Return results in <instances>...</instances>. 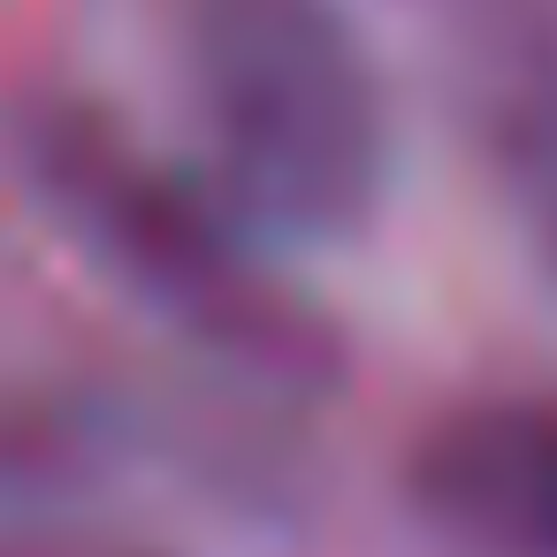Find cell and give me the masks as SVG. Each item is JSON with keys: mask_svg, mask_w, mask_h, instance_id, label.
Returning <instances> with one entry per match:
<instances>
[{"mask_svg": "<svg viewBox=\"0 0 557 557\" xmlns=\"http://www.w3.org/2000/svg\"><path fill=\"white\" fill-rule=\"evenodd\" d=\"M199 169L275 245H351L397 191V100L344 0H153Z\"/></svg>", "mask_w": 557, "mask_h": 557, "instance_id": "obj_1", "label": "cell"}, {"mask_svg": "<svg viewBox=\"0 0 557 557\" xmlns=\"http://www.w3.org/2000/svg\"><path fill=\"white\" fill-rule=\"evenodd\" d=\"M16 161L77 252L176 336L283 389L344 382L336 321L283 283L275 237H260L207 169L169 161L123 115L77 92H47L16 115Z\"/></svg>", "mask_w": 557, "mask_h": 557, "instance_id": "obj_2", "label": "cell"}, {"mask_svg": "<svg viewBox=\"0 0 557 557\" xmlns=\"http://www.w3.org/2000/svg\"><path fill=\"white\" fill-rule=\"evenodd\" d=\"M397 488L458 557H557V389L443 405L405 443Z\"/></svg>", "mask_w": 557, "mask_h": 557, "instance_id": "obj_3", "label": "cell"}, {"mask_svg": "<svg viewBox=\"0 0 557 557\" xmlns=\"http://www.w3.org/2000/svg\"><path fill=\"white\" fill-rule=\"evenodd\" d=\"M466 123L504 222L557 283V32L466 54Z\"/></svg>", "mask_w": 557, "mask_h": 557, "instance_id": "obj_4", "label": "cell"}, {"mask_svg": "<svg viewBox=\"0 0 557 557\" xmlns=\"http://www.w3.org/2000/svg\"><path fill=\"white\" fill-rule=\"evenodd\" d=\"M0 557H184V549L146 542V534H115V527L24 519V527H0Z\"/></svg>", "mask_w": 557, "mask_h": 557, "instance_id": "obj_5", "label": "cell"}, {"mask_svg": "<svg viewBox=\"0 0 557 557\" xmlns=\"http://www.w3.org/2000/svg\"><path fill=\"white\" fill-rule=\"evenodd\" d=\"M435 9L458 24V47H466V54H488V47L557 32V0H435ZM466 54H458V62H466Z\"/></svg>", "mask_w": 557, "mask_h": 557, "instance_id": "obj_6", "label": "cell"}]
</instances>
